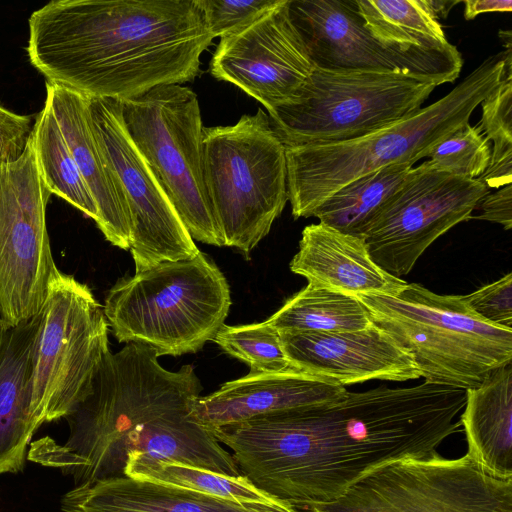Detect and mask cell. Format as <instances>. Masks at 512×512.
Wrapping results in <instances>:
<instances>
[{"instance_id":"cb8c5ba5","label":"cell","mask_w":512,"mask_h":512,"mask_svg":"<svg viewBox=\"0 0 512 512\" xmlns=\"http://www.w3.org/2000/svg\"><path fill=\"white\" fill-rule=\"evenodd\" d=\"M364 26L385 47L404 53L456 55L429 0H354Z\"/></svg>"},{"instance_id":"9a60e30c","label":"cell","mask_w":512,"mask_h":512,"mask_svg":"<svg viewBox=\"0 0 512 512\" xmlns=\"http://www.w3.org/2000/svg\"><path fill=\"white\" fill-rule=\"evenodd\" d=\"M289 12L317 68L400 71L436 86L461 72L460 53H404L382 45L364 26L354 0H289Z\"/></svg>"},{"instance_id":"f546056e","label":"cell","mask_w":512,"mask_h":512,"mask_svg":"<svg viewBox=\"0 0 512 512\" xmlns=\"http://www.w3.org/2000/svg\"><path fill=\"white\" fill-rule=\"evenodd\" d=\"M212 341L227 354L245 362L251 373L293 368L283 352L278 331L266 320L233 326L224 324Z\"/></svg>"},{"instance_id":"8fae6325","label":"cell","mask_w":512,"mask_h":512,"mask_svg":"<svg viewBox=\"0 0 512 512\" xmlns=\"http://www.w3.org/2000/svg\"><path fill=\"white\" fill-rule=\"evenodd\" d=\"M309 512H512V479L486 474L467 454L403 459Z\"/></svg>"},{"instance_id":"5b68a950","label":"cell","mask_w":512,"mask_h":512,"mask_svg":"<svg viewBox=\"0 0 512 512\" xmlns=\"http://www.w3.org/2000/svg\"><path fill=\"white\" fill-rule=\"evenodd\" d=\"M229 284L205 253L120 278L103 312L119 343H140L158 356L196 353L225 324Z\"/></svg>"},{"instance_id":"7402d4cb","label":"cell","mask_w":512,"mask_h":512,"mask_svg":"<svg viewBox=\"0 0 512 512\" xmlns=\"http://www.w3.org/2000/svg\"><path fill=\"white\" fill-rule=\"evenodd\" d=\"M39 325V314L19 324L0 319V475L23 470L27 446L39 429L30 410Z\"/></svg>"},{"instance_id":"8992f818","label":"cell","mask_w":512,"mask_h":512,"mask_svg":"<svg viewBox=\"0 0 512 512\" xmlns=\"http://www.w3.org/2000/svg\"><path fill=\"white\" fill-rule=\"evenodd\" d=\"M356 297L371 323L411 354L426 383L467 390L512 362V329L484 321L463 295L407 283L393 296Z\"/></svg>"},{"instance_id":"e575fe53","label":"cell","mask_w":512,"mask_h":512,"mask_svg":"<svg viewBox=\"0 0 512 512\" xmlns=\"http://www.w3.org/2000/svg\"><path fill=\"white\" fill-rule=\"evenodd\" d=\"M479 204L482 213L474 218L498 223L505 230L512 228V183L488 193Z\"/></svg>"},{"instance_id":"5bb4252c","label":"cell","mask_w":512,"mask_h":512,"mask_svg":"<svg viewBox=\"0 0 512 512\" xmlns=\"http://www.w3.org/2000/svg\"><path fill=\"white\" fill-rule=\"evenodd\" d=\"M87 117L128 205L135 273L164 261L195 257L200 250L126 131L120 101L87 98Z\"/></svg>"},{"instance_id":"d590c367","label":"cell","mask_w":512,"mask_h":512,"mask_svg":"<svg viewBox=\"0 0 512 512\" xmlns=\"http://www.w3.org/2000/svg\"><path fill=\"white\" fill-rule=\"evenodd\" d=\"M464 17L472 20L487 12H509L512 9L511 0H466L464 1Z\"/></svg>"},{"instance_id":"30bf717a","label":"cell","mask_w":512,"mask_h":512,"mask_svg":"<svg viewBox=\"0 0 512 512\" xmlns=\"http://www.w3.org/2000/svg\"><path fill=\"white\" fill-rule=\"evenodd\" d=\"M119 101L129 137L191 237L224 246L205 186L203 125L196 93L178 84L159 85Z\"/></svg>"},{"instance_id":"3957f363","label":"cell","mask_w":512,"mask_h":512,"mask_svg":"<svg viewBox=\"0 0 512 512\" xmlns=\"http://www.w3.org/2000/svg\"><path fill=\"white\" fill-rule=\"evenodd\" d=\"M28 26V59L46 82L114 100L193 81L214 39L197 0H53Z\"/></svg>"},{"instance_id":"44dd1931","label":"cell","mask_w":512,"mask_h":512,"mask_svg":"<svg viewBox=\"0 0 512 512\" xmlns=\"http://www.w3.org/2000/svg\"><path fill=\"white\" fill-rule=\"evenodd\" d=\"M62 512H300L277 501L241 504L127 476L77 485L61 500Z\"/></svg>"},{"instance_id":"4fadbf2b","label":"cell","mask_w":512,"mask_h":512,"mask_svg":"<svg viewBox=\"0 0 512 512\" xmlns=\"http://www.w3.org/2000/svg\"><path fill=\"white\" fill-rule=\"evenodd\" d=\"M489 188L428 161L413 167L369 223L363 238L372 260L391 275L408 274L441 235L471 214Z\"/></svg>"},{"instance_id":"8d00e7d4","label":"cell","mask_w":512,"mask_h":512,"mask_svg":"<svg viewBox=\"0 0 512 512\" xmlns=\"http://www.w3.org/2000/svg\"><path fill=\"white\" fill-rule=\"evenodd\" d=\"M458 1H432L429 0L430 7L437 18L443 16L444 18L448 14L451 7L457 4Z\"/></svg>"},{"instance_id":"484cf974","label":"cell","mask_w":512,"mask_h":512,"mask_svg":"<svg viewBox=\"0 0 512 512\" xmlns=\"http://www.w3.org/2000/svg\"><path fill=\"white\" fill-rule=\"evenodd\" d=\"M413 165L398 163L362 175L330 195L313 213L323 224L362 237Z\"/></svg>"},{"instance_id":"6da1fadb","label":"cell","mask_w":512,"mask_h":512,"mask_svg":"<svg viewBox=\"0 0 512 512\" xmlns=\"http://www.w3.org/2000/svg\"><path fill=\"white\" fill-rule=\"evenodd\" d=\"M466 390L421 383L348 391L318 406L217 428L240 474L297 510L326 505L382 467L429 458L459 432Z\"/></svg>"},{"instance_id":"277c9868","label":"cell","mask_w":512,"mask_h":512,"mask_svg":"<svg viewBox=\"0 0 512 512\" xmlns=\"http://www.w3.org/2000/svg\"><path fill=\"white\" fill-rule=\"evenodd\" d=\"M500 53L484 60L455 88L413 115L354 140L286 147L287 189L294 219L312 217L338 189L380 168L429 157L432 150L469 123L478 105L511 72Z\"/></svg>"},{"instance_id":"2e32d148","label":"cell","mask_w":512,"mask_h":512,"mask_svg":"<svg viewBox=\"0 0 512 512\" xmlns=\"http://www.w3.org/2000/svg\"><path fill=\"white\" fill-rule=\"evenodd\" d=\"M292 22L289 0L221 38L210 61L216 79L232 83L267 110L292 103L314 70Z\"/></svg>"},{"instance_id":"e0dca14e","label":"cell","mask_w":512,"mask_h":512,"mask_svg":"<svg viewBox=\"0 0 512 512\" xmlns=\"http://www.w3.org/2000/svg\"><path fill=\"white\" fill-rule=\"evenodd\" d=\"M279 337L294 369L342 386L421 377L411 354L373 323L359 331L280 332Z\"/></svg>"},{"instance_id":"83f0119b","label":"cell","mask_w":512,"mask_h":512,"mask_svg":"<svg viewBox=\"0 0 512 512\" xmlns=\"http://www.w3.org/2000/svg\"><path fill=\"white\" fill-rule=\"evenodd\" d=\"M31 137L42 178L50 193L64 199L96 223L98 211L94 199L46 101L35 119Z\"/></svg>"},{"instance_id":"d6a6232c","label":"cell","mask_w":512,"mask_h":512,"mask_svg":"<svg viewBox=\"0 0 512 512\" xmlns=\"http://www.w3.org/2000/svg\"><path fill=\"white\" fill-rule=\"evenodd\" d=\"M468 307L484 321L512 329V273L463 295Z\"/></svg>"},{"instance_id":"52a82bcc","label":"cell","mask_w":512,"mask_h":512,"mask_svg":"<svg viewBox=\"0 0 512 512\" xmlns=\"http://www.w3.org/2000/svg\"><path fill=\"white\" fill-rule=\"evenodd\" d=\"M204 180L224 246L249 255L287 201L286 146L268 113L203 127Z\"/></svg>"},{"instance_id":"ac0fdd59","label":"cell","mask_w":512,"mask_h":512,"mask_svg":"<svg viewBox=\"0 0 512 512\" xmlns=\"http://www.w3.org/2000/svg\"><path fill=\"white\" fill-rule=\"evenodd\" d=\"M347 392L345 386L294 368L249 372L200 396L191 417L211 432L259 416L335 402Z\"/></svg>"},{"instance_id":"7c38bea8","label":"cell","mask_w":512,"mask_h":512,"mask_svg":"<svg viewBox=\"0 0 512 512\" xmlns=\"http://www.w3.org/2000/svg\"><path fill=\"white\" fill-rule=\"evenodd\" d=\"M42 178L32 137L22 156L0 166V319L19 324L37 316L57 269Z\"/></svg>"},{"instance_id":"d6986e66","label":"cell","mask_w":512,"mask_h":512,"mask_svg":"<svg viewBox=\"0 0 512 512\" xmlns=\"http://www.w3.org/2000/svg\"><path fill=\"white\" fill-rule=\"evenodd\" d=\"M290 270L310 285L355 297L393 296L407 285L372 260L364 238L321 222L303 229Z\"/></svg>"},{"instance_id":"4316f807","label":"cell","mask_w":512,"mask_h":512,"mask_svg":"<svg viewBox=\"0 0 512 512\" xmlns=\"http://www.w3.org/2000/svg\"><path fill=\"white\" fill-rule=\"evenodd\" d=\"M125 476L204 494L241 504H269L279 500L269 496L245 476L223 475L174 461H160L130 453Z\"/></svg>"},{"instance_id":"ffe728a7","label":"cell","mask_w":512,"mask_h":512,"mask_svg":"<svg viewBox=\"0 0 512 512\" xmlns=\"http://www.w3.org/2000/svg\"><path fill=\"white\" fill-rule=\"evenodd\" d=\"M53 110L79 172L98 211L96 225L112 245L129 250L131 218L125 196L99 149L87 117V98L46 82V98Z\"/></svg>"},{"instance_id":"4dcf8cb0","label":"cell","mask_w":512,"mask_h":512,"mask_svg":"<svg viewBox=\"0 0 512 512\" xmlns=\"http://www.w3.org/2000/svg\"><path fill=\"white\" fill-rule=\"evenodd\" d=\"M491 151V143L479 126L467 123L439 143L427 161L456 176L478 179L489 166Z\"/></svg>"},{"instance_id":"1f68e13d","label":"cell","mask_w":512,"mask_h":512,"mask_svg":"<svg viewBox=\"0 0 512 512\" xmlns=\"http://www.w3.org/2000/svg\"><path fill=\"white\" fill-rule=\"evenodd\" d=\"M278 0H197L205 25L213 38H223L239 30L267 10Z\"/></svg>"},{"instance_id":"603a6c76","label":"cell","mask_w":512,"mask_h":512,"mask_svg":"<svg viewBox=\"0 0 512 512\" xmlns=\"http://www.w3.org/2000/svg\"><path fill=\"white\" fill-rule=\"evenodd\" d=\"M462 411L466 454L486 474L512 479V362L467 389Z\"/></svg>"},{"instance_id":"836d02e7","label":"cell","mask_w":512,"mask_h":512,"mask_svg":"<svg viewBox=\"0 0 512 512\" xmlns=\"http://www.w3.org/2000/svg\"><path fill=\"white\" fill-rule=\"evenodd\" d=\"M31 115H19L0 106V166L19 159L30 140Z\"/></svg>"},{"instance_id":"9c48e42d","label":"cell","mask_w":512,"mask_h":512,"mask_svg":"<svg viewBox=\"0 0 512 512\" xmlns=\"http://www.w3.org/2000/svg\"><path fill=\"white\" fill-rule=\"evenodd\" d=\"M39 316L30 410L40 428L66 418L86 399L110 349L103 307L86 284L58 268Z\"/></svg>"},{"instance_id":"d4e9b609","label":"cell","mask_w":512,"mask_h":512,"mask_svg":"<svg viewBox=\"0 0 512 512\" xmlns=\"http://www.w3.org/2000/svg\"><path fill=\"white\" fill-rule=\"evenodd\" d=\"M266 322L280 332H350L367 328V309L355 296L313 285L290 297Z\"/></svg>"},{"instance_id":"7a4b0ae2","label":"cell","mask_w":512,"mask_h":512,"mask_svg":"<svg viewBox=\"0 0 512 512\" xmlns=\"http://www.w3.org/2000/svg\"><path fill=\"white\" fill-rule=\"evenodd\" d=\"M201 391L193 365L167 370L152 348L128 343L106 354L90 394L66 417V443L43 437L27 458L59 468L76 486L125 476L132 452L238 476L231 453L191 417Z\"/></svg>"},{"instance_id":"ba28073f","label":"cell","mask_w":512,"mask_h":512,"mask_svg":"<svg viewBox=\"0 0 512 512\" xmlns=\"http://www.w3.org/2000/svg\"><path fill=\"white\" fill-rule=\"evenodd\" d=\"M435 87L400 71L314 67L296 99L268 115L286 147L339 143L413 115Z\"/></svg>"},{"instance_id":"f1b7e54d","label":"cell","mask_w":512,"mask_h":512,"mask_svg":"<svg viewBox=\"0 0 512 512\" xmlns=\"http://www.w3.org/2000/svg\"><path fill=\"white\" fill-rule=\"evenodd\" d=\"M480 105L479 128L493 147L489 166L478 179L489 189H499L512 183V73Z\"/></svg>"}]
</instances>
